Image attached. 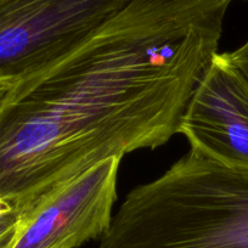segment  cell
<instances>
[{
  "instance_id": "obj_2",
  "label": "cell",
  "mask_w": 248,
  "mask_h": 248,
  "mask_svg": "<svg viewBox=\"0 0 248 248\" xmlns=\"http://www.w3.org/2000/svg\"><path fill=\"white\" fill-rule=\"evenodd\" d=\"M99 248H248V169L190 149L127 195Z\"/></svg>"
},
{
  "instance_id": "obj_3",
  "label": "cell",
  "mask_w": 248,
  "mask_h": 248,
  "mask_svg": "<svg viewBox=\"0 0 248 248\" xmlns=\"http://www.w3.org/2000/svg\"><path fill=\"white\" fill-rule=\"evenodd\" d=\"M129 0H0V83L15 85L67 55Z\"/></svg>"
},
{
  "instance_id": "obj_1",
  "label": "cell",
  "mask_w": 248,
  "mask_h": 248,
  "mask_svg": "<svg viewBox=\"0 0 248 248\" xmlns=\"http://www.w3.org/2000/svg\"><path fill=\"white\" fill-rule=\"evenodd\" d=\"M232 0H129L0 105V200L28 214L111 157L178 134Z\"/></svg>"
},
{
  "instance_id": "obj_5",
  "label": "cell",
  "mask_w": 248,
  "mask_h": 248,
  "mask_svg": "<svg viewBox=\"0 0 248 248\" xmlns=\"http://www.w3.org/2000/svg\"><path fill=\"white\" fill-rule=\"evenodd\" d=\"M178 134L213 161L248 169V78L225 52L214 55L197 83Z\"/></svg>"
},
{
  "instance_id": "obj_4",
  "label": "cell",
  "mask_w": 248,
  "mask_h": 248,
  "mask_svg": "<svg viewBox=\"0 0 248 248\" xmlns=\"http://www.w3.org/2000/svg\"><path fill=\"white\" fill-rule=\"evenodd\" d=\"M122 157H111L57 187L23 216L11 248H78L109 229Z\"/></svg>"
},
{
  "instance_id": "obj_8",
  "label": "cell",
  "mask_w": 248,
  "mask_h": 248,
  "mask_svg": "<svg viewBox=\"0 0 248 248\" xmlns=\"http://www.w3.org/2000/svg\"><path fill=\"white\" fill-rule=\"evenodd\" d=\"M11 87H14V85L5 84V83H0V105L3 104V101L5 100L6 94H8V92L10 90Z\"/></svg>"
},
{
  "instance_id": "obj_7",
  "label": "cell",
  "mask_w": 248,
  "mask_h": 248,
  "mask_svg": "<svg viewBox=\"0 0 248 248\" xmlns=\"http://www.w3.org/2000/svg\"><path fill=\"white\" fill-rule=\"evenodd\" d=\"M225 55L229 61L248 78V39L240 47L231 52H225Z\"/></svg>"
},
{
  "instance_id": "obj_6",
  "label": "cell",
  "mask_w": 248,
  "mask_h": 248,
  "mask_svg": "<svg viewBox=\"0 0 248 248\" xmlns=\"http://www.w3.org/2000/svg\"><path fill=\"white\" fill-rule=\"evenodd\" d=\"M23 212L0 200V248H11L23 219Z\"/></svg>"
}]
</instances>
